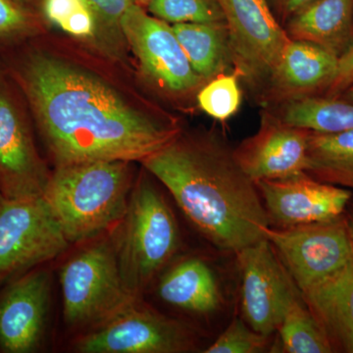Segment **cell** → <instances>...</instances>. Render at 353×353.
<instances>
[{
	"instance_id": "obj_7",
	"label": "cell",
	"mask_w": 353,
	"mask_h": 353,
	"mask_svg": "<svg viewBox=\"0 0 353 353\" xmlns=\"http://www.w3.org/2000/svg\"><path fill=\"white\" fill-rule=\"evenodd\" d=\"M38 134L24 97L6 72L0 73V196H43L52 169L39 150Z\"/></svg>"
},
{
	"instance_id": "obj_9",
	"label": "cell",
	"mask_w": 353,
	"mask_h": 353,
	"mask_svg": "<svg viewBox=\"0 0 353 353\" xmlns=\"http://www.w3.org/2000/svg\"><path fill=\"white\" fill-rule=\"evenodd\" d=\"M70 245L43 196H0V285L57 259Z\"/></svg>"
},
{
	"instance_id": "obj_4",
	"label": "cell",
	"mask_w": 353,
	"mask_h": 353,
	"mask_svg": "<svg viewBox=\"0 0 353 353\" xmlns=\"http://www.w3.org/2000/svg\"><path fill=\"white\" fill-rule=\"evenodd\" d=\"M112 234L121 275L136 297L163 270L180 246L173 211L148 171L137 176L127 210Z\"/></svg>"
},
{
	"instance_id": "obj_8",
	"label": "cell",
	"mask_w": 353,
	"mask_h": 353,
	"mask_svg": "<svg viewBox=\"0 0 353 353\" xmlns=\"http://www.w3.org/2000/svg\"><path fill=\"white\" fill-rule=\"evenodd\" d=\"M264 238L301 294L338 273L353 257V224L341 216L301 226H270Z\"/></svg>"
},
{
	"instance_id": "obj_29",
	"label": "cell",
	"mask_w": 353,
	"mask_h": 353,
	"mask_svg": "<svg viewBox=\"0 0 353 353\" xmlns=\"http://www.w3.org/2000/svg\"><path fill=\"white\" fill-rule=\"evenodd\" d=\"M268 343V336L254 331L248 323L236 318L204 352L261 353L266 352Z\"/></svg>"
},
{
	"instance_id": "obj_12",
	"label": "cell",
	"mask_w": 353,
	"mask_h": 353,
	"mask_svg": "<svg viewBox=\"0 0 353 353\" xmlns=\"http://www.w3.org/2000/svg\"><path fill=\"white\" fill-rule=\"evenodd\" d=\"M236 255L245 321L254 331L270 336L277 332L290 303L301 292L266 239Z\"/></svg>"
},
{
	"instance_id": "obj_1",
	"label": "cell",
	"mask_w": 353,
	"mask_h": 353,
	"mask_svg": "<svg viewBox=\"0 0 353 353\" xmlns=\"http://www.w3.org/2000/svg\"><path fill=\"white\" fill-rule=\"evenodd\" d=\"M48 162H139L183 131L129 65L85 41L48 31L0 48Z\"/></svg>"
},
{
	"instance_id": "obj_21",
	"label": "cell",
	"mask_w": 353,
	"mask_h": 353,
	"mask_svg": "<svg viewBox=\"0 0 353 353\" xmlns=\"http://www.w3.org/2000/svg\"><path fill=\"white\" fill-rule=\"evenodd\" d=\"M281 120L318 132L353 130V103L341 97L317 94L266 108Z\"/></svg>"
},
{
	"instance_id": "obj_5",
	"label": "cell",
	"mask_w": 353,
	"mask_h": 353,
	"mask_svg": "<svg viewBox=\"0 0 353 353\" xmlns=\"http://www.w3.org/2000/svg\"><path fill=\"white\" fill-rule=\"evenodd\" d=\"M122 30L132 66L146 90L167 108H194L206 81L192 68L172 25L134 3L123 17Z\"/></svg>"
},
{
	"instance_id": "obj_20",
	"label": "cell",
	"mask_w": 353,
	"mask_h": 353,
	"mask_svg": "<svg viewBox=\"0 0 353 353\" xmlns=\"http://www.w3.org/2000/svg\"><path fill=\"white\" fill-rule=\"evenodd\" d=\"M172 28L192 68L204 81L233 69L225 23H185Z\"/></svg>"
},
{
	"instance_id": "obj_16",
	"label": "cell",
	"mask_w": 353,
	"mask_h": 353,
	"mask_svg": "<svg viewBox=\"0 0 353 353\" xmlns=\"http://www.w3.org/2000/svg\"><path fill=\"white\" fill-rule=\"evenodd\" d=\"M339 57L331 51L306 41H290L259 99L265 108L322 94L333 82Z\"/></svg>"
},
{
	"instance_id": "obj_25",
	"label": "cell",
	"mask_w": 353,
	"mask_h": 353,
	"mask_svg": "<svg viewBox=\"0 0 353 353\" xmlns=\"http://www.w3.org/2000/svg\"><path fill=\"white\" fill-rule=\"evenodd\" d=\"M39 12L50 27L94 46L97 23L85 0H41Z\"/></svg>"
},
{
	"instance_id": "obj_26",
	"label": "cell",
	"mask_w": 353,
	"mask_h": 353,
	"mask_svg": "<svg viewBox=\"0 0 353 353\" xmlns=\"http://www.w3.org/2000/svg\"><path fill=\"white\" fill-rule=\"evenodd\" d=\"M240 79L239 74L233 71L220 74L208 81L197 92V108L220 122L233 117L243 101Z\"/></svg>"
},
{
	"instance_id": "obj_15",
	"label": "cell",
	"mask_w": 353,
	"mask_h": 353,
	"mask_svg": "<svg viewBox=\"0 0 353 353\" xmlns=\"http://www.w3.org/2000/svg\"><path fill=\"white\" fill-rule=\"evenodd\" d=\"M308 134V130L288 124L265 109L259 130L234 148V157L254 183L304 173Z\"/></svg>"
},
{
	"instance_id": "obj_10",
	"label": "cell",
	"mask_w": 353,
	"mask_h": 353,
	"mask_svg": "<svg viewBox=\"0 0 353 353\" xmlns=\"http://www.w3.org/2000/svg\"><path fill=\"white\" fill-rule=\"evenodd\" d=\"M224 14L233 71L261 92L290 39L269 0H217Z\"/></svg>"
},
{
	"instance_id": "obj_24",
	"label": "cell",
	"mask_w": 353,
	"mask_h": 353,
	"mask_svg": "<svg viewBox=\"0 0 353 353\" xmlns=\"http://www.w3.org/2000/svg\"><path fill=\"white\" fill-rule=\"evenodd\" d=\"M97 23L95 48L123 63L132 66L131 55L124 32L122 19L136 0H85Z\"/></svg>"
},
{
	"instance_id": "obj_32",
	"label": "cell",
	"mask_w": 353,
	"mask_h": 353,
	"mask_svg": "<svg viewBox=\"0 0 353 353\" xmlns=\"http://www.w3.org/2000/svg\"><path fill=\"white\" fill-rule=\"evenodd\" d=\"M17 1H19L20 3L24 4V6L30 7V8L34 9V10L39 12V7H41V0H17Z\"/></svg>"
},
{
	"instance_id": "obj_3",
	"label": "cell",
	"mask_w": 353,
	"mask_h": 353,
	"mask_svg": "<svg viewBox=\"0 0 353 353\" xmlns=\"http://www.w3.org/2000/svg\"><path fill=\"white\" fill-rule=\"evenodd\" d=\"M136 180L134 162L126 160L66 165L52 169L43 197L72 245L122 220Z\"/></svg>"
},
{
	"instance_id": "obj_34",
	"label": "cell",
	"mask_w": 353,
	"mask_h": 353,
	"mask_svg": "<svg viewBox=\"0 0 353 353\" xmlns=\"http://www.w3.org/2000/svg\"><path fill=\"white\" fill-rule=\"evenodd\" d=\"M150 0H136V3L139 4V6L143 7L145 8L148 6V4L150 3Z\"/></svg>"
},
{
	"instance_id": "obj_2",
	"label": "cell",
	"mask_w": 353,
	"mask_h": 353,
	"mask_svg": "<svg viewBox=\"0 0 353 353\" xmlns=\"http://www.w3.org/2000/svg\"><path fill=\"white\" fill-rule=\"evenodd\" d=\"M141 164L218 250L236 254L265 239L271 223L259 189L217 134L183 129Z\"/></svg>"
},
{
	"instance_id": "obj_28",
	"label": "cell",
	"mask_w": 353,
	"mask_h": 353,
	"mask_svg": "<svg viewBox=\"0 0 353 353\" xmlns=\"http://www.w3.org/2000/svg\"><path fill=\"white\" fill-rule=\"evenodd\" d=\"M50 29L38 11L17 0H0V48L20 43Z\"/></svg>"
},
{
	"instance_id": "obj_27",
	"label": "cell",
	"mask_w": 353,
	"mask_h": 353,
	"mask_svg": "<svg viewBox=\"0 0 353 353\" xmlns=\"http://www.w3.org/2000/svg\"><path fill=\"white\" fill-rule=\"evenodd\" d=\"M146 10L171 25L185 23H225L217 0H150Z\"/></svg>"
},
{
	"instance_id": "obj_30",
	"label": "cell",
	"mask_w": 353,
	"mask_h": 353,
	"mask_svg": "<svg viewBox=\"0 0 353 353\" xmlns=\"http://www.w3.org/2000/svg\"><path fill=\"white\" fill-rule=\"evenodd\" d=\"M353 83V41L339 57L338 69L333 82L324 92L327 97H339Z\"/></svg>"
},
{
	"instance_id": "obj_33",
	"label": "cell",
	"mask_w": 353,
	"mask_h": 353,
	"mask_svg": "<svg viewBox=\"0 0 353 353\" xmlns=\"http://www.w3.org/2000/svg\"><path fill=\"white\" fill-rule=\"evenodd\" d=\"M341 99H343V101L350 102V103H353V83L350 87H348L347 90H345V92H343L340 95Z\"/></svg>"
},
{
	"instance_id": "obj_14",
	"label": "cell",
	"mask_w": 353,
	"mask_h": 353,
	"mask_svg": "<svg viewBox=\"0 0 353 353\" xmlns=\"http://www.w3.org/2000/svg\"><path fill=\"white\" fill-rule=\"evenodd\" d=\"M272 225L290 228L340 217L352 192L307 173L255 183Z\"/></svg>"
},
{
	"instance_id": "obj_31",
	"label": "cell",
	"mask_w": 353,
	"mask_h": 353,
	"mask_svg": "<svg viewBox=\"0 0 353 353\" xmlns=\"http://www.w3.org/2000/svg\"><path fill=\"white\" fill-rule=\"evenodd\" d=\"M313 0H269V3L279 21L285 22L301 7Z\"/></svg>"
},
{
	"instance_id": "obj_35",
	"label": "cell",
	"mask_w": 353,
	"mask_h": 353,
	"mask_svg": "<svg viewBox=\"0 0 353 353\" xmlns=\"http://www.w3.org/2000/svg\"><path fill=\"white\" fill-rule=\"evenodd\" d=\"M4 72L3 64H2L1 59H0V73Z\"/></svg>"
},
{
	"instance_id": "obj_22",
	"label": "cell",
	"mask_w": 353,
	"mask_h": 353,
	"mask_svg": "<svg viewBox=\"0 0 353 353\" xmlns=\"http://www.w3.org/2000/svg\"><path fill=\"white\" fill-rule=\"evenodd\" d=\"M305 173L321 182L353 189V130L309 131Z\"/></svg>"
},
{
	"instance_id": "obj_23",
	"label": "cell",
	"mask_w": 353,
	"mask_h": 353,
	"mask_svg": "<svg viewBox=\"0 0 353 353\" xmlns=\"http://www.w3.org/2000/svg\"><path fill=\"white\" fill-rule=\"evenodd\" d=\"M288 353L333 352V343L313 314L303 294L290 303L277 330Z\"/></svg>"
},
{
	"instance_id": "obj_18",
	"label": "cell",
	"mask_w": 353,
	"mask_h": 353,
	"mask_svg": "<svg viewBox=\"0 0 353 353\" xmlns=\"http://www.w3.org/2000/svg\"><path fill=\"white\" fill-rule=\"evenodd\" d=\"M158 294L174 307L199 315L217 312L224 301L214 270L199 257H188L174 264L160 278Z\"/></svg>"
},
{
	"instance_id": "obj_19",
	"label": "cell",
	"mask_w": 353,
	"mask_h": 353,
	"mask_svg": "<svg viewBox=\"0 0 353 353\" xmlns=\"http://www.w3.org/2000/svg\"><path fill=\"white\" fill-rule=\"evenodd\" d=\"M303 296L332 343L353 353V257L341 271Z\"/></svg>"
},
{
	"instance_id": "obj_13",
	"label": "cell",
	"mask_w": 353,
	"mask_h": 353,
	"mask_svg": "<svg viewBox=\"0 0 353 353\" xmlns=\"http://www.w3.org/2000/svg\"><path fill=\"white\" fill-rule=\"evenodd\" d=\"M1 285L0 352H38L50 312V271L39 265Z\"/></svg>"
},
{
	"instance_id": "obj_6",
	"label": "cell",
	"mask_w": 353,
	"mask_h": 353,
	"mask_svg": "<svg viewBox=\"0 0 353 353\" xmlns=\"http://www.w3.org/2000/svg\"><path fill=\"white\" fill-rule=\"evenodd\" d=\"M64 321L73 329H94L139 299L121 275L112 234L92 241L60 270Z\"/></svg>"
},
{
	"instance_id": "obj_17",
	"label": "cell",
	"mask_w": 353,
	"mask_h": 353,
	"mask_svg": "<svg viewBox=\"0 0 353 353\" xmlns=\"http://www.w3.org/2000/svg\"><path fill=\"white\" fill-rule=\"evenodd\" d=\"M284 28L292 41L316 44L340 57L353 41V0H313Z\"/></svg>"
},
{
	"instance_id": "obj_11",
	"label": "cell",
	"mask_w": 353,
	"mask_h": 353,
	"mask_svg": "<svg viewBox=\"0 0 353 353\" xmlns=\"http://www.w3.org/2000/svg\"><path fill=\"white\" fill-rule=\"evenodd\" d=\"M187 325L134 299L108 321L79 336L82 353H181L194 350Z\"/></svg>"
}]
</instances>
